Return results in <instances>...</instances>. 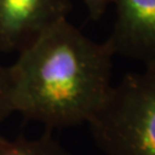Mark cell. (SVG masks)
<instances>
[{
  "instance_id": "obj_1",
  "label": "cell",
  "mask_w": 155,
  "mask_h": 155,
  "mask_svg": "<svg viewBox=\"0 0 155 155\" xmlns=\"http://www.w3.org/2000/svg\"><path fill=\"white\" fill-rule=\"evenodd\" d=\"M115 51L63 18L8 66L14 111L46 130L90 122L110 93Z\"/></svg>"
},
{
  "instance_id": "obj_2",
  "label": "cell",
  "mask_w": 155,
  "mask_h": 155,
  "mask_svg": "<svg viewBox=\"0 0 155 155\" xmlns=\"http://www.w3.org/2000/svg\"><path fill=\"white\" fill-rule=\"evenodd\" d=\"M87 125L105 155H155V66L127 72Z\"/></svg>"
},
{
  "instance_id": "obj_3",
  "label": "cell",
  "mask_w": 155,
  "mask_h": 155,
  "mask_svg": "<svg viewBox=\"0 0 155 155\" xmlns=\"http://www.w3.org/2000/svg\"><path fill=\"white\" fill-rule=\"evenodd\" d=\"M70 11L71 0H0V54L20 53Z\"/></svg>"
},
{
  "instance_id": "obj_4",
  "label": "cell",
  "mask_w": 155,
  "mask_h": 155,
  "mask_svg": "<svg viewBox=\"0 0 155 155\" xmlns=\"http://www.w3.org/2000/svg\"><path fill=\"white\" fill-rule=\"evenodd\" d=\"M116 18L107 38L116 55L155 66V0H113Z\"/></svg>"
},
{
  "instance_id": "obj_5",
  "label": "cell",
  "mask_w": 155,
  "mask_h": 155,
  "mask_svg": "<svg viewBox=\"0 0 155 155\" xmlns=\"http://www.w3.org/2000/svg\"><path fill=\"white\" fill-rule=\"evenodd\" d=\"M0 155H71L50 130L38 138L8 139L0 134Z\"/></svg>"
},
{
  "instance_id": "obj_6",
  "label": "cell",
  "mask_w": 155,
  "mask_h": 155,
  "mask_svg": "<svg viewBox=\"0 0 155 155\" xmlns=\"http://www.w3.org/2000/svg\"><path fill=\"white\" fill-rule=\"evenodd\" d=\"M14 113L9 69L8 66H4L0 62V125Z\"/></svg>"
},
{
  "instance_id": "obj_7",
  "label": "cell",
  "mask_w": 155,
  "mask_h": 155,
  "mask_svg": "<svg viewBox=\"0 0 155 155\" xmlns=\"http://www.w3.org/2000/svg\"><path fill=\"white\" fill-rule=\"evenodd\" d=\"M89 17L92 21H98L106 14L113 0H83Z\"/></svg>"
}]
</instances>
